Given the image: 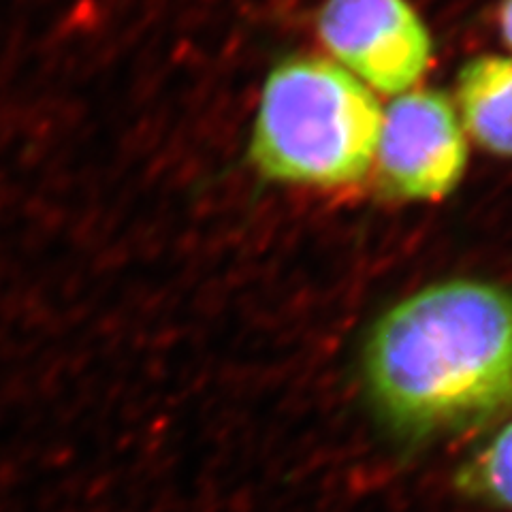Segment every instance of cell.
I'll use <instances>...</instances> for the list:
<instances>
[{"mask_svg": "<svg viewBox=\"0 0 512 512\" xmlns=\"http://www.w3.org/2000/svg\"><path fill=\"white\" fill-rule=\"evenodd\" d=\"M463 485L478 498L512 508V421L472 459Z\"/></svg>", "mask_w": 512, "mask_h": 512, "instance_id": "8992f818", "label": "cell"}, {"mask_svg": "<svg viewBox=\"0 0 512 512\" xmlns=\"http://www.w3.org/2000/svg\"><path fill=\"white\" fill-rule=\"evenodd\" d=\"M376 406L410 434L485 419L512 402V293L446 280L384 312L365 346Z\"/></svg>", "mask_w": 512, "mask_h": 512, "instance_id": "6da1fadb", "label": "cell"}, {"mask_svg": "<svg viewBox=\"0 0 512 512\" xmlns=\"http://www.w3.org/2000/svg\"><path fill=\"white\" fill-rule=\"evenodd\" d=\"M455 99L463 133L491 154L512 156V58L478 56L463 64Z\"/></svg>", "mask_w": 512, "mask_h": 512, "instance_id": "5b68a950", "label": "cell"}, {"mask_svg": "<svg viewBox=\"0 0 512 512\" xmlns=\"http://www.w3.org/2000/svg\"><path fill=\"white\" fill-rule=\"evenodd\" d=\"M382 107L338 62L286 58L269 73L250 141L254 167L269 180L335 188L374 165Z\"/></svg>", "mask_w": 512, "mask_h": 512, "instance_id": "7a4b0ae2", "label": "cell"}, {"mask_svg": "<svg viewBox=\"0 0 512 512\" xmlns=\"http://www.w3.org/2000/svg\"><path fill=\"white\" fill-rule=\"evenodd\" d=\"M380 192L395 201H440L468 167V141L453 101L440 90H408L382 109L376 146Z\"/></svg>", "mask_w": 512, "mask_h": 512, "instance_id": "3957f363", "label": "cell"}, {"mask_svg": "<svg viewBox=\"0 0 512 512\" xmlns=\"http://www.w3.org/2000/svg\"><path fill=\"white\" fill-rule=\"evenodd\" d=\"M500 30L504 43L512 50V0H504L500 7Z\"/></svg>", "mask_w": 512, "mask_h": 512, "instance_id": "52a82bcc", "label": "cell"}, {"mask_svg": "<svg viewBox=\"0 0 512 512\" xmlns=\"http://www.w3.org/2000/svg\"><path fill=\"white\" fill-rule=\"evenodd\" d=\"M318 35L342 69L382 94H404L431 64V35L408 0H327Z\"/></svg>", "mask_w": 512, "mask_h": 512, "instance_id": "277c9868", "label": "cell"}]
</instances>
